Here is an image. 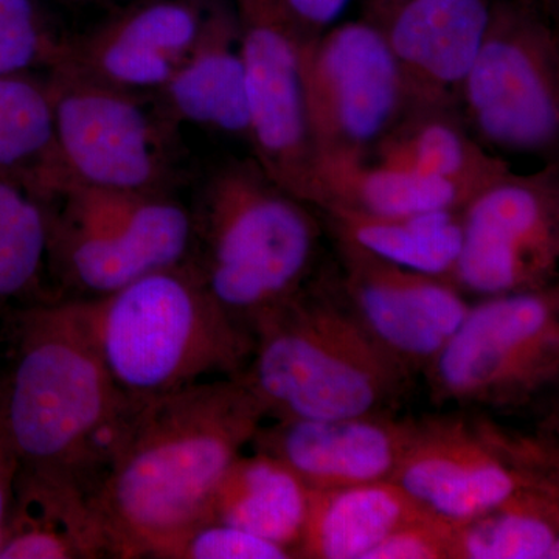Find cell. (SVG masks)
<instances>
[{
	"mask_svg": "<svg viewBox=\"0 0 559 559\" xmlns=\"http://www.w3.org/2000/svg\"><path fill=\"white\" fill-rule=\"evenodd\" d=\"M266 419L241 373L140 404L92 492L114 558H159L209 521L221 480Z\"/></svg>",
	"mask_w": 559,
	"mask_h": 559,
	"instance_id": "obj_1",
	"label": "cell"
},
{
	"mask_svg": "<svg viewBox=\"0 0 559 559\" xmlns=\"http://www.w3.org/2000/svg\"><path fill=\"white\" fill-rule=\"evenodd\" d=\"M13 314L0 404L21 469L72 477L94 492L140 404L110 378L75 300Z\"/></svg>",
	"mask_w": 559,
	"mask_h": 559,
	"instance_id": "obj_2",
	"label": "cell"
},
{
	"mask_svg": "<svg viewBox=\"0 0 559 559\" xmlns=\"http://www.w3.org/2000/svg\"><path fill=\"white\" fill-rule=\"evenodd\" d=\"M241 371L271 419H333L396 414L409 371L364 329L340 274H316L285 304L257 320Z\"/></svg>",
	"mask_w": 559,
	"mask_h": 559,
	"instance_id": "obj_3",
	"label": "cell"
},
{
	"mask_svg": "<svg viewBox=\"0 0 559 559\" xmlns=\"http://www.w3.org/2000/svg\"><path fill=\"white\" fill-rule=\"evenodd\" d=\"M72 300L110 378L132 403L237 377L252 355V333L216 304L189 260L108 296Z\"/></svg>",
	"mask_w": 559,
	"mask_h": 559,
	"instance_id": "obj_4",
	"label": "cell"
},
{
	"mask_svg": "<svg viewBox=\"0 0 559 559\" xmlns=\"http://www.w3.org/2000/svg\"><path fill=\"white\" fill-rule=\"evenodd\" d=\"M189 263L210 296L252 333L316 274L320 224L255 159L227 162L202 187Z\"/></svg>",
	"mask_w": 559,
	"mask_h": 559,
	"instance_id": "obj_5",
	"label": "cell"
},
{
	"mask_svg": "<svg viewBox=\"0 0 559 559\" xmlns=\"http://www.w3.org/2000/svg\"><path fill=\"white\" fill-rule=\"evenodd\" d=\"M49 275L66 299H97L179 266L193 249V213L168 191L102 189L60 179L44 190Z\"/></svg>",
	"mask_w": 559,
	"mask_h": 559,
	"instance_id": "obj_6",
	"label": "cell"
},
{
	"mask_svg": "<svg viewBox=\"0 0 559 559\" xmlns=\"http://www.w3.org/2000/svg\"><path fill=\"white\" fill-rule=\"evenodd\" d=\"M393 481L432 516L459 524L524 492L559 488L558 448L487 412L426 415L415 418Z\"/></svg>",
	"mask_w": 559,
	"mask_h": 559,
	"instance_id": "obj_7",
	"label": "cell"
},
{
	"mask_svg": "<svg viewBox=\"0 0 559 559\" xmlns=\"http://www.w3.org/2000/svg\"><path fill=\"white\" fill-rule=\"evenodd\" d=\"M421 374L436 403L525 409L559 382L558 285L469 305Z\"/></svg>",
	"mask_w": 559,
	"mask_h": 559,
	"instance_id": "obj_8",
	"label": "cell"
},
{
	"mask_svg": "<svg viewBox=\"0 0 559 559\" xmlns=\"http://www.w3.org/2000/svg\"><path fill=\"white\" fill-rule=\"evenodd\" d=\"M49 80L58 179L112 190L170 189L178 127L162 116L157 105L150 108V95L64 68L50 69Z\"/></svg>",
	"mask_w": 559,
	"mask_h": 559,
	"instance_id": "obj_9",
	"label": "cell"
},
{
	"mask_svg": "<svg viewBox=\"0 0 559 559\" xmlns=\"http://www.w3.org/2000/svg\"><path fill=\"white\" fill-rule=\"evenodd\" d=\"M477 132L499 148L544 151L559 132V50L536 3L491 0L487 32L462 90Z\"/></svg>",
	"mask_w": 559,
	"mask_h": 559,
	"instance_id": "obj_10",
	"label": "cell"
},
{
	"mask_svg": "<svg viewBox=\"0 0 559 559\" xmlns=\"http://www.w3.org/2000/svg\"><path fill=\"white\" fill-rule=\"evenodd\" d=\"M305 123L316 157H364L406 108L399 64L373 22L336 24L300 50Z\"/></svg>",
	"mask_w": 559,
	"mask_h": 559,
	"instance_id": "obj_11",
	"label": "cell"
},
{
	"mask_svg": "<svg viewBox=\"0 0 559 559\" xmlns=\"http://www.w3.org/2000/svg\"><path fill=\"white\" fill-rule=\"evenodd\" d=\"M558 167L507 178L462 209V248L451 282L481 299L557 285Z\"/></svg>",
	"mask_w": 559,
	"mask_h": 559,
	"instance_id": "obj_12",
	"label": "cell"
},
{
	"mask_svg": "<svg viewBox=\"0 0 559 559\" xmlns=\"http://www.w3.org/2000/svg\"><path fill=\"white\" fill-rule=\"evenodd\" d=\"M250 108V145L264 173L310 204L314 154L305 123L300 50L286 0H231Z\"/></svg>",
	"mask_w": 559,
	"mask_h": 559,
	"instance_id": "obj_13",
	"label": "cell"
},
{
	"mask_svg": "<svg viewBox=\"0 0 559 559\" xmlns=\"http://www.w3.org/2000/svg\"><path fill=\"white\" fill-rule=\"evenodd\" d=\"M340 283L356 318L381 348L417 377L428 369L468 311L462 290L333 237Z\"/></svg>",
	"mask_w": 559,
	"mask_h": 559,
	"instance_id": "obj_14",
	"label": "cell"
},
{
	"mask_svg": "<svg viewBox=\"0 0 559 559\" xmlns=\"http://www.w3.org/2000/svg\"><path fill=\"white\" fill-rule=\"evenodd\" d=\"M209 7L202 0H138L79 38L62 40L55 68L154 94L189 57Z\"/></svg>",
	"mask_w": 559,
	"mask_h": 559,
	"instance_id": "obj_15",
	"label": "cell"
},
{
	"mask_svg": "<svg viewBox=\"0 0 559 559\" xmlns=\"http://www.w3.org/2000/svg\"><path fill=\"white\" fill-rule=\"evenodd\" d=\"M414 429L415 418L396 414L272 419L250 447L288 466L308 488H342L393 480Z\"/></svg>",
	"mask_w": 559,
	"mask_h": 559,
	"instance_id": "obj_16",
	"label": "cell"
},
{
	"mask_svg": "<svg viewBox=\"0 0 559 559\" xmlns=\"http://www.w3.org/2000/svg\"><path fill=\"white\" fill-rule=\"evenodd\" d=\"M491 0H407L382 25L406 106L444 110L462 98L489 21Z\"/></svg>",
	"mask_w": 559,
	"mask_h": 559,
	"instance_id": "obj_17",
	"label": "cell"
},
{
	"mask_svg": "<svg viewBox=\"0 0 559 559\" xmlns=\"http://www.w3.org/2000/svg\"><path fill=\"white\" fill-rule=\"evenodd\" d=\"M153 95L175 127L198 124L250 142L248 87L231 5L209 7L189 57Z\"/></svg>",
	"mask_w": 559,
	"mask_h": 559,
	"instance_id": "obj_18",
	"label": "cell"
},
{
	"mask_svg": "<svg viewBox=\"0 0 559 559\" xmlns=\"http://www.w3.org/2000/svg\"><path fill=\"white\" fill-rule=\"evenodd\" d=\"M114 558L91 488L60 474L20 469L0 559Z\"/></svg>",
	"mask_w": 559,
	"mask_h": 559,
	"instance_id": "obj_19",
	"label": "cell"
},
{
	"mask_svg": "<svg viewBox=\"0 0 559 559\" xmlns=\"http://www.w3.org/2000/svg\"><path fill=\"white\" fill-rule=\"evenodd\" d=\"M432 516L396 481L311 489L297 558L367 559L396 530Z\"/></svg>",
	"mask_w": 559,
	"mask_h": 559,
	"instance_id": "obj_20",
	"label": "cell"
},
{
	"mask_svg": "<svg viewBox=\"0 0 559 559\" xmlns=\"http://www.w3.org/2000/svg\"><path fill=\"white\" fill-rule=\"evenodd\" d=\"M310 205L320 213L390 218L462 210L466 200L447 180L367 164L364 157L342 156L316 157Z\"/></svg>",
	"mask_w": 559,
	"mask_h": 559,
	"instance_id": "obj_21",
	"label": "cell"
},
{
	"mask_svg": "<svg viewBox=\"0 0 559 559\" xmlns=\"http://www.w3.org/2000/svg\"><path fill=\"white\" fill-rule=\"evenodd\" d=\"M409 116L371 148L373 164L447 180L457 187L466 204L511 175L506 162L469 139L444 110H414Z\"/></svg>",
	"mask_w": 559,
	"mask_h": 559,
	"instance_id": "obj_22",
	"label": "cell"
},
{
	"mask_svg": "<svg viewBox=\"0 0 559 559\" xmlns=\"http://www.w3.org/2000/svg\"><path fill=\"white\" fill-rule=\"evenodd\" d=\"M311 488L277 459L253 451L240 455L221 480L209 521L246 530L297 558Z\"/></svg>",
	"mask_w": 559,
	"mask_h": 559,
	"instance_id": "obj_23",
	"label": "cell"
},
{
	"mask_svg": "<svg viewBox=\"0 0 559 559\" xmlns=\"http://www.w3.org/2000/svg\"><path fill=\"white\" fill-rule=\"evenodd\" d=\"M320 215L326 219L331 237L353 242L404 270L451 280L462 248V210L390 218L349 212Z\"/></svg>",
	"mask_w": 559,
	"mask_h": 559,
	"instance_id": "obj_24",
	"label": "cell"
},
{
	"mask_svg": "<svg viewBox=\"0 0 559 559\" xmlns=\"http://www.w3.org/2000/svg\"><path fill=\"white\" fill-rule=\"evenodd\" d=\"M0 176L35 191L60 178L49 76L0 75Z\"/></svg>",
	"mask_w": 559,
	"mask_h": 559,
	"instance_id": "obj_25",
	"label": "cell"
},
{
	"mask_svg": "<svg viewBox=\"0 0 559 559\" xmlns=\"http://www.w3.org/2000/svg\"><path fill=\"white\" fill-rule=\"evenodd\" d=\"M559 558V488L535 489L452 524L450 559Z\"/></svg>",
	"mask_w": 559,
	"mask_h": 559,
	"instance_id": "obj_26",
	"label": "cell"
},
{
	"mask_svg": "<svg viewBox=\"0 0 559 559\" xmlns=\"http://www.w3.org/2000/svg\"><path fill=\"white\" fill-rule=\"evenodd\" d=\"M47 275L46 201L22 180L0 176V314L33 299Z\"/></svg>",
	"mask_w": 559,
	"mask_h": 559,
	"instance_id": "obj_27",
	"label": "cell"
},
{
	"mask_svg": "<svg viewBox=\"0 0 559 559\" xmlns=\"http://www.w3.org/2000/svg\"><path fill=\"white\" fill-rule=\"evenodd\" d=\"M61 49L35 0H0V75L55 68Z\"/></svg>",
	"mask_w": 559,
	"mask_h": 559,
	"instance_id": "obj_28",
	"label": "cell"
},
{
	"mask_svg": "<svg viewBox=\"0 0 559 559\" xmlns=\"http://www.w3.org/2000/svg\"><path fill=\"white\" fill-rule=\"evenodd\" d=\"M293 551L246 530L205 521L173 540L157 559H290Z\"/></svg>",
	"mask_w": 559,
	"mask_h": 559,
	"instance_id": "obj_29",
	"label": "cell"
},
{
	"mask_svg": "<svg viewBox=\"0 0 559 559\" xmlns=\"http://www.w3.org/2000/svg\"><path fill=\"white\" fill-rule=\"evenodd\" d=\"M451 522L426 516L388 536L367 559H450Z\"/></svg>",
	"mask_w": 559,
	"mask_h": 559,
	"instance_id": "obj_30",
	"label": "cell"
},
{
	"mask_svg": "<svg viewBox=\"0 0 559 559\" xmlns=\"http://www.w3.org/2000/svg\"><path fill=\"white\" fill-rule=\"evenodd\" d=\"M286 2L304 38L312 40L336 25L353 0H286Z\"/></svg>",
	"mask_w": 559,
	"mask_h": 559,
	"instance_id": "obj_31",
	"label": "cell"
},
{
	"mask_svg": "<svg viewBox=\"0 0 559 559\" xmlns=\"http://www.w3.org/2000/svg\"><path fill=\"white\" fill-rule=\"evenodd\" d=\"M20 469V457L14 450L9 426L3 417L2 404H0V544H2L3 533H5Z\"/></svg>",
	"mask_w": 559,
	"mask_h": 559,
	"instance_id": "obj_32",
	"label": "cell"
},
{
	"mask_svg": "<svg viewBox=\"0 0 559 559\" xmlns=\"http://www.w3.org/2000/svg\"><path fill=\"white\" fill-rule=\"evenodd\" d=\"M404 2L407 0H362L366 20L382 27L393 11L400 9Z\"/></svg>",
	"mask_w": 559,
	"mask_h": 559,
	"instance_id": "obj_33",
	"label": "cell"
},
{
	"mask_svg": "<svg viewBox=\"0 0 559 559\" xmlns=\"http://www.w3.org/2000/svg\"><path fill=\"white\" fill-rule=\"evenodd\" d=\"M522 2L536 3L540 9H546L547 5L551 2V0H522Z\"/></svg>",
	"mask_w": 559,
	"mask_h": 559,
	"instance_id": "obj_34",
	"label": "cell"
}]
</instances>
